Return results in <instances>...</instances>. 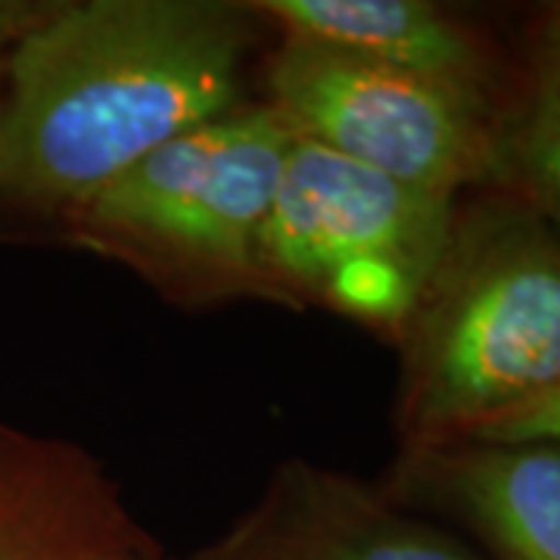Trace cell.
Segmentation results:
<instances>
[{
	"label": "cell",
	"mask_w": 560,
	"mask_h": 560,
	"mask_svg": "<svg viewBox=\"0 0 560 560\" xmlns=\"http://www.w3.org/2000/svg\"><path fill=\"white\" fill-rule=\"evenodd\" d=\"M293 138L271 106H241L162 143L72 215L125 253L256 278L259 231Z\"/></svg>",
	"instance_id": "3"
},
{
	"label": "cell",
	"mask_w": 560,
	"mask_h": 560,
	"mask_svg": "<svg viewBox=\"0 0 560 560\" xmlns=\"http://www.w3.org/2000/svg\"><path fill=\"white\" fill-rule=\"evenodd\" d=\"M455 202L293 138L259 231V271L320 290L342 265L386 261L427 283Z\"/></svg>",
	"instance_id": "5"
},
{
	"label": "cell",
	"mask_w": 560,
	"mask_h": 560,
	"mask_svg": "<svg viewBox=\"0 0 560 560\" xmlns=\"http://www.w3.org/2000/svg\"><path fill=\"white\" fill-rule=\"evenodd\" d=\"M259 16L359 60L436 81L504 113L517 91L514 40H501L480 16L430 0H265Z\"/></svg>",
	"instance_id": "8"
},
{
	"label": "cell",
	"mask_w": 560,
	"mask_h": 560,
	"mask_svg": "<svg viewBox=\"0 0 560 560\" xmlns=\"http://www.w3.org/2000/svg\"><path fill=\"white\" fill-rule=\"evenodd\" d=\"M256 7L84 0L13 38L0 91V194L75 212L162 143L243 106Z\"/></svg>",
	"instance_id": "1"
},
{
	"label": "cell",
	"mask_w": 560,
	"mask_h": 560,
	"mask_svg": "<svg viewBox=\"0 0 560 560\" xmlns=\"http://www.w3.org/2000/svg\"><path fill=\"white\" fill-rule=\"evenodd\" d=\"M383 492L452 521L489 560H560V440L405 448Z\"/></svg>",
	"instance_id": "7"
},
{
	"label": "cell",
	"mask_w": 560,
	"mask_h": 560,
	"mask_svg": "<svg viewBox=\"0 0 560 560\" xmlns=\"http://www.w3.org/2000/svg\"><path fill=\"white\" fill-rule=\"evenodd\" d=\"M536 440H560V386L526 408L514 418L501 420L499 427L486 430L482 436L470 442H536Z\"/></svg>",
	"instance_id": "11"
},
{
	"label": "cell",
	"mask_w": 560,
	"mask_h": 560,
	"mask_svg": "<svg viewBox=\"0 0 560 560\" xmlns=\"http://www.w3.org/2000/svg\"><path fill=\"white\" fill-rule=\"evenodd\" d=\"M268 81L296 138L436 197L495 187L501 116L486 103L302 38H283Z\"/></svg>",
	"instance_id": "4"
},
{
	"label": "cell",
	"mask_w": 560,
	"mask_h": 560,
	"mask_svg": "<svg viewBox=\"0 0 560 560\" xmlns=\"http://www.w3.org/2000/svg\"><path fill=\"white\" fill-rule=\"evenodd\" d=\"M190 560L489 558L470 541L396 504L383 489L305 460H287L241 521Z\"/></svg>",
	"instance_id": "6"
},
{
	"label": "cell",
	"mask_w": 560,
	"mask_h": 560,
	"mask_svg": "<svg viewBox=\"0 0 560 560\" xmlns=\"http://www.w3.org/2000/svg\"><path fill=\"white\" fill-rule=\"evenodd\" d=\"M0 560H153V545L97 460L0 427Z\"/></svg>",
	"instance_id": "9"
},
{
	"label": "cell",
	"mask_w": 560,
	"mask_h": 560,
	"mask_svg": "<svg viewBox=\"0 0 560 560\" xmlns=\"http://www.w3.org/2000/svg\"><path fill=\"white\" fill-rule=\"evenodd\" d=\"M514 50L521 75L499 119L495 187L560 231V0L526 16Z\"/></svg>",
	"instance_id": "10"
},
{
	"label": "cell",
	"mask_w": 560,
	"mask_h": 560,
	"mask_svg": "<svg viewBox=\"0 0 560 560\" xmlns=\"http://www.w3.org/2000/svg\"><path fill=\"white\" fill-rule=\"evenodd\" d=\"M28 20H32V16H16V13H0V50H3V44H7V40L16 38V35H20V28ZM0 79H3V62H0Z\"/></svg>",
	"instance_id": "12"
},
{
	"label": "cell",
	"mask_w": 560,
	"mask_h": 560,
	"mask_svg": "<svg viewBox=\"0 0 560 560\" xmlns=\"http://www.w3.org/2000/svg\"><path fill=\"white\" fill-rule=\"evenodd\" d=\"M405 448L470 442L560 386V231L521 197L455 202L440 259L399 327Z\"/></svg>",
	"instance_id": "2"
}]
</instances>
